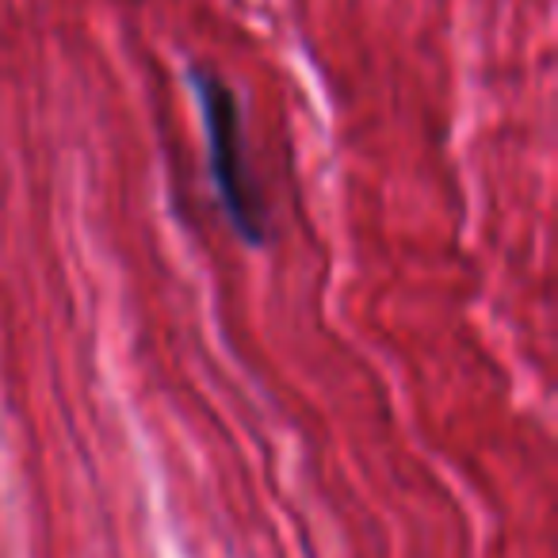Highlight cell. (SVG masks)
Instances as JSON below:
<instances>
[{
  "label": "cell",
  "instance_id": "1",
  "mask_svg": "<svg viewBox=\"0 0 558 558\" xmlns=\"http://www.w3.org/2000/svg\"><path fill=\"white\" fill-rule=\"evenodd\" d=\"M187 85L199 104L203 134H207V169L215 184L218 207L230 218L233 233L245 245H264V207L256 199V187L248 180L245 154H241V111L233 100V88L207 65H187Z\"/></svg>",
  "mask_w": 558,
  "mask_h": 558
}]
</instances>
